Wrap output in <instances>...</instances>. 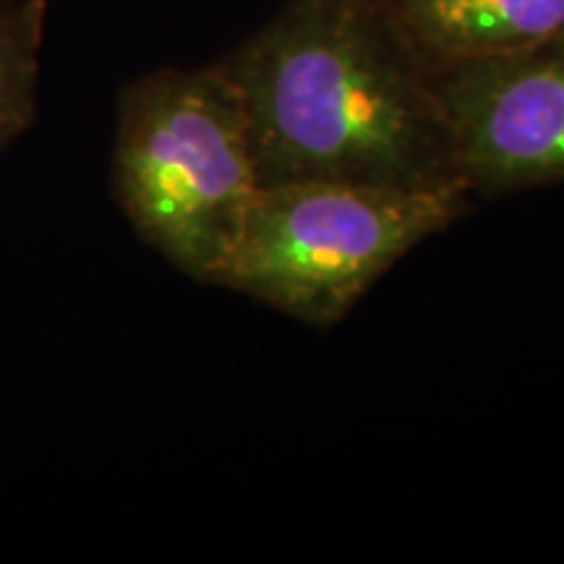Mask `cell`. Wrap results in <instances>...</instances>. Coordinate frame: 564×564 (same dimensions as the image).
<instances>
[{"label":"cell","instance_id":"obj_1","mask_svg":"<svg viewBox=\"0 0 564 564\" xmlns=\"http://www.w3.org/2000/svg\"><path fill=\"white\" fill-rule=\"evenodd\" d=\"M220 66L241 91L259 188L468 192L426 70L379 11L288 0Z\"/></svg>","mask_w":564,"mask_h":564},{"label":"cell","instance_id":"obj_2","mask_svg":"<svg viewBox=\"0 0 564 564\" xmlns=\"http://www.w3.org/2000/svg\"><path fill=\"white\" fill-rule=\"evenodd\" d=\"M112 188L141 241L215 285L259 194L241 91L220 61L121 91Z\"/></svg>","mask_w":564,"mask_h":564},{"label":"cell","instance_id":"obj_3","mask_svg":"<svg viewBox=\"0 0 564 564\" xmlns=\"http://www.w3.org/2000/svg\"><path fill=\"white\" fill-rule=\"evenodd\" d=\"M468 192L259 188L215 285L312 327H333L405 253L463 215Z\"/></svg>","mask_w":564,"mask_h":564},{"label":"cell","instance_id":"obj_4","mask_svg":"<svg viewBox=\"0 0 564 564\" xmlns=\"http://www.w3.org/2000/svg\"><path fill=\"white\" fill-rule=\"evenodd\" d=\"M470 194L564 183V34L426 70Z\"/></svg>","mask_w":564,"mask_h":564},{"label":"cell","instance_id":"obj_5","mask_svg":"<svg viewBox=\"0 0 564 564\" xmlns=\"http://www.w3.org/2000/svg\"><path fill=\"white\" fill-rule=\"evenodd\" d=\"M379 13L423 70L564 34V0H387Z\"/></svg>","mask_w":564,"mask_h":564},{"label":"cell","instance_id":"obj_6","mask_svg":"<svg viewBox=\"0 0 564 564\" xmlns=\"http://www.w3.org/2000/svg\"><path fill=\"white\" fill-rule=\"evenodd\" d=\"M47 0L0 3V150L37 118Z\"/></svg>","mask_w":564,"mask_h":564},{"label":"cell","instance_id":"obj_7","mask_svg":"<svg viewBox=\"0 0 564 564\" xmlns=\"http://www.w3.org/2000/svg\"><path fill=\"white\" fill-rule=\"evenodd\" d=\"M356 3H361V6H366V9H371V11H382V6L387 3V0H356Z\"/></svg>","mask_w":564,"mask_h":564},{"label":"cell","instance_id":"obj_8","mask_svg":"<svg viewBox=\"0 0 564 564\" xmlns=\"http://www.w3.org/2000/svg\"><path fill=\"white\" fill-rule=\"evenodd\" d=\"M0 3H3V0H0Z\"/></svg>","mask_w":564,"mask_h":564}]
</instances>
